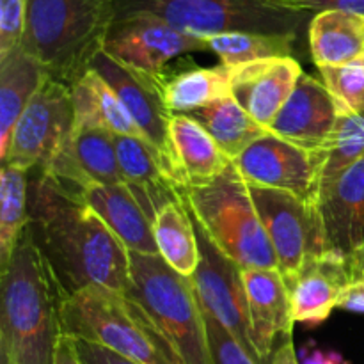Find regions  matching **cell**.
Instances as JSON below:
<instances>
[{
  "label": "cell",
  "mask_w": 364,
  "mask_h": 364,
  "mask_svg": "<svg viewBox=\"0 0 364 364\" xmlns=\"http://www.w3.org/2000/svg\"><path fill=\"white\" fill-rule=\"evenodd\" d=\"M28 233L63 297L87 287L127 291L130 251L73 188L36 173Z\"/></svg>",
  "instance_id": "6da1fadb"
},
{
  "label": "cell",
  "mask_w": 364,
  "mask_h": 364,
  "mask_svg": "<svg viewBox=\"0 0 364 364\" xmlns=\"http://www.w3.org/2000/svg\"><path fill=\"white\" fill-rule=\"evenodd\" d=\"M60 294L46 259L25 230L13 258L2 269L0 361L55 364L60 329Z\"/></svg>",
  "instance_id": "7a4b0ae2"
},
{
  "label": "cell",
  "mask_w": 364,
  "mask_h": 364,
  "mask_svg": "<svg viewBox=\"0 0 364 364\" xmlns=\"http://www.w3.org/2000/svg\"><path fill=\"white\" fill-rule=\"evenodd\" d=\"M116 16V0H25L20 48L71 87L91 70Z\"/></svg>",
  "instance_id": "3957f363"
},
{
  "label": "cell",
  "mask_w": 364,
  "mask_h": 364,
  "mask_svg": "<svg viewBox=\"0 0 364 364\" xmlns=\"http://www.w3.org/2000/svg\"><path fill=\"white\" fill-rule=\"evenodd\" d=\"M60 329L139 364H183L151 316L127 291L87 287L60 301Z\"/></svg>",
  "instance_id": "277c9868"
},
{
  "label": "cell",
  "mask_w": 364,
  "mask_h": 364,
  "mask_svg": "<svg viewBox=\"0 0 364 364\" xmlns=\"http://www.w3.org/2000/svg\"><path fill=\"white\" fill-rule=\"evenodd\" d=\"M181 198L192 219L240 269H277L249 185L237 167L205 187L181 188Z\"/></svg>",
  "instance_id": "5b68a950"
},
{
  "label": "cell",
  "mask_w": 364,
  "mask_h": 364,
  "mask_svg": "<svg viewBox=\"0 0 364 364\" xmlns=\"http://www.w3.org/2000/svg\"><path fill=\"white\" fill-rule=\"evenodd\" d=\"M127 294L148 311L183 364H213L205 311L191 277L171 269L160 255L130 252Z\"/></svg>",
  "instance_id": "8992f818"
},
{
  "label": "cell",
  "mask_w": 364,
  "mask_h": 364,
  "mask_svg": "<svg viewBox=\"0 0 364 364\" xmlns=\"http://www.w3.org/2000/svg\"><path fill=\"white\" fill-rule=\"evenodd\" d=\"M117 13L148 11L185 34L208 39L228 32L299 36L313 16L279 9L263 0H116Z\"/></svg>",
  "instance_id": "52a82bcc"
},
{
  "label": "cell",
  "mask_w": 364,
  "mask_h": 364,
  "mask_svg": "<svg viewBox=\"0 0 364 364\" xmlns=\"http://www.w3.org/2000/svg\"><path fill=\"white\" fill-rule=\"evenodd\" d=\"M249 191L276 255L277 270L290 287L309 256L331 251L318 208L290 192L251 185Z\"/></svg>",
  "instance_id": "ba28073f"
},
{
  "label": "cell",
  "mask_w": 364,
  "mask_h": 364,
  "mask_svg": "<svg viewBox=\"0 0 364 364\" xmlns=\"http://www.w3.org/2000/svg\"><path fill=\"white\" fill-rule=\"evenodd\" d=\"M75 128V107L70 85L46 78L11 135L2 164L25 171H43L66 144Z\"/></svg>",
  "instance_id": "9c48e42d"
},
{
  "label": "cell",
  "mask_w": 364,
  "mask_h": 364,
  "mask_svg": "<svg viewBox=\"0 0 364 364\" xmlns=\"http://www.w3.org/2000/svg\"><path fill=\"white\" fill-rule=\"evenodd\" d=\"M194 226L198 233L201 259L191 279L199 302L208 315H212L220 326L226 327L240 341L242 347L262 364L258 350H256L255 338H252L251 315H249L242 269L210 240L208 235L196 220Z\"/></svg>",
  "instance_id": "30bf717a"
},
{
  "label": "cell",
  "mask_w": 364,
  "mask_h": 364,
  "mask_svg": "<svg viewBox=\"0 0 364 364\" xmlns=\"http://www.w3.org/2000/svg\"><path fill=\"white\" fill-rule=\"evenodd\" d=\"M103 50L128 66L162 73L173 59L208 50V45L148 11H124L117 13Z\"/></svg>",
  "instance_id": "8fae6325"
},
{
  "label": "cell",
  "mask_w": 364,
  "mask_h": 364,
  "mask_svg": "<svg viewBox=\"0 0 364 364\" xmlns=\"http://www.w3.org/2000/svg\"><path fill=\"white\" fill-rule=\"evenodd\" d=\"M91 70L102 75L107 84L114 89L128 112L135 119L148 141L155 144L166 156L173 173V159H171L169 124L174 114L167 109L166 103V78L164 73L139 70L128 66L121 60L102 50L92 60ZM174 176V173H173ZM176 180V178H174Z\"/></svg>",
  "instance_id": "7c38bea8"
},
{
  "label": "cell",
  "mask_w": 364,
  "mask_h": 364,
  "mask_svg": "<svg viewBox=\"0 0 364 364\" xmlns=\"http://www.w3.org/2000/svg\"><path fill=\"white\" fill-rule=\"evenodd\" d=\"M233 166L251 187L290 192L316 206L311 153L301 146L269 132L238 155Z\"/></svg>",
  "instance_id": "4fadbf2b"
},
{
  "label": "cell",
  "mask_w": 364,
  "mask_h": 364,
  "mask_svg": "<svg viewBox=\"0 0 364 364\" xmlns=\"http://www.w3.org/2000/svg\"><path fill=\"white\" fill-rule=\"evenodd\" d=\"M43 173L73 191L91 185L123 183L116 151V135L103 128L75 127L66 144L48 162Z\"/></svg>",
  "instance_id": "5bb4252c"
},
{
  "label": "cell",
  "mask_w": 364,
  "mask_h": 364,
  "mask_svg": "<svg viewBox=\"0 0 364 364\" xmlns=\"http://www.w3.org/2000/svg\"><path fill=\"white\" fill-rule=\"evenodd\" d=\"M340 112V105L326 84L302 73L269 132L308 151H315L331 137Z\"/></svg>",
  "instance_id": "9a60e30c"
},
{
  "label": "cell",
  "mask_w": 364,
  "mask_h": 364,
  "mask_svg": "<svg viewBox=\"0 0 364 364\" xmlns=\"http://www.w3.org/2000/svg\"><path fill=\"white\" fill-rule=\"evenodd\" d=\"M230 70L231 96L267 130L304 73L294 57H272Z\"/></svg>",
  "instance_id": "2e32d148"
},
{
  "label": "cell",
  "mask_w": 364,
  "mask_h": 364,
  "mask_svg": "<svg viewBox=\"0 0 364 364\" xmlns=\"http://www.w3.org/2000/svg\"><path fill=\"white\" fill-rule=\"evenodd\" d=\"M252 338L262 364H270L277 336H291L295 318L290 288L277 269H242Z\"/></svg>",
  "instance_id": "e0dca14e"
},
{
  "label": "cell",
  "mask_w": 364,
  "mask_h": 364,
  "mask_svg": "<svg viewBox=\"0 0 364 364\" xmlns=\"http://www.w3.org/2000/svg\"><path fill=\"white\" fill-rule=\"evenodd\" d=\"M350 281L347 256L341 252L326 251L309 256L288 287L295 323L316 327L326 322Z\"/></svg>",
  "instance_id": "ac0fdd59"
},
{
  "label": "cell",
  "mask_w": 364,
  "mask_h": 364,
  "mask_svg": "<svg viewBox=\"0 0 364 364\" xmlns=\"http://www.w3.org/2000/svg\"><path fill=\"white\" fill-rule=\"evenodd\" d=\"M116 151L123 183L134 192L149 219H155L166 205L181 199V185L174 180L166 156L155 144L116 135Z\"/></svg>",
  "instance_id": "d6986e66"
},
{
  "label": "cell",
  "mask_w": 364,
  "mask_h": 364,
  "mask_svg": "<svg viewBox=\"0 0 364 364\" xmlns=\"http://www.w3.org/2000/svg\"><path fill=\"white\" fill-rule=\"evenodd\" d=\"M173 173L181 188L205 187L228 173L233 160L219 148L201 123L174 114L169 124Z\"/></svg>",
  "instance_id": "ffe728a7"
},
{
  "label": "cell",
  "mask_w": 364,
  "mask_h": 364,
  "mask_svg": "<svg viewBox=\"0 0 364 364\" xmlns=\"http://www.w3.org/2000/svg\"><path fill=\"white\" fill-rule=\"evenodd\" d=\"M316 208L331 251L348 258L364 245V155L338 178Z\"/></svg>",
  "instance_id": "44dd1931"
},
{
  "label": "cell",
  "mask_w": 364,
  "mask_h": 364,
  "mask_svg": "<svg viewBox=\"0 0 364 364\" xmlns=\"http://www.w3.org/2000/svg\"><path fill=\"white\" fill-rule=\"evenodd\" d=\"M130 252L159 255L153 220L124 183L91 185L78 192Z\"/></svg>",
  "instance_id": "7402d4cb"
},
{
  "label": "cell",
  "mask_w": 364,
  "mask_h": 364,
  "mask_svg": "<svg viewBox=\"0 0 364 364\" xmlns=\"http://www.w3.org/2000/svg\"><path fill=\"white\" fill-rule=\"evenodd\" d=\"M71 96L75 127H96L114 135L148 141L119 96L95 70H89L77 84L71 85Z\"/></svg>",
  "instance_id": "603a6c76"
},
{
  "label": "cell",
  "mask_w": 364,
  "mask_h": 364,
  "mask_svg": "<svg viewBox=\"0 0 364 364\" xmlns=\"http://www.w3.org/2000/svg\"><path fill=\"white\" fill-rule=\"evenodd\" d=\"M46 78L41 64L21 48L0 59V160L6 156L18 119Z\"/></svg>",
  "instance_id": "cb8c5ba5"
},
{
  "label": "cell",
  "mask_w": 364,
  "mask_h": 364,
  "mask_svg": "<svg viewBox=\"0 0 364 364\" xmlns=\"http://www.w3.org/2000/svg\"><path fill=\"white\" fill-rule=\"evenodd\" d=\"M309 50L318 66L354 63L364 55V16L323 11L309 20Z\"/></svg>",
  "instance_id": "d4e9b609"
},
{
  "label": "cell",
  "mask_w": 364,
  "mask_h": 364,
  "mask_svg": "<svg viewBox=\"0 0 364 364\" xmlns=\"http://www.w3.org/2000/svg\"><path fill=\"white\" fill-rule=\"evenodd\" d=\"M309 153L315 171V203L318 206L338 178L364 155V112L341 110L326 144Z\"/></svg>",
  "instance_id": "484cf974"
},
{
  "label": "cell",
  "mask_w": 364,
  "mask_h": 364,
  "mask_svg": "<svg viewBox=\"0 0 364 364\" xmlns=\"http://www.w3.org/2000/svg\"><path fill=\"white\" fill-rule=\"evenodd\" d=\"M153 237L160 258L171 269L185 277L194 276L201 255L194 220L183 198L169 203L156 213L153 219Z\"/></svg>",
  "instance_id": "4316f807"
},
{
  "label": "cell",
  "mask_w": 364,
  "mask_h": 364,
  "mask_svg": "<svg viewBox=\"0 0 364 364\" xmlns=\"http://www.w3.org/2000/svg\"><path fill=\"white\" fill-rule=\"evenodd\" d=\"M188 116L205 127V130L231 160L269 134V130L262 127L233 96L194 110Z\"/></svg>",
  "instance_id": "83f0119b"
},
{
  "label": "cell",
  "mask_w": 364,
  "mask_h": 364,
  "mask_svg": "<svg viewBox=\"0 0 364 364\" xmlns=\"http://www.w3.org/2000/svg\"><path fill=\"white\" fill-rule=\"evenodd\" d=\"M31 181L28 171L2 164L0 171V269L13 258L28 226Z\"/></svg>",
  "instance_id": "f1b7e54d"
},
{
  "label": "cell",
  "mask_w": 364,
  "mask_h": 364,
  "mask_svg": "<svg viewBox=\"0 0 364 364\" xmlns=\"http://www.w3.org/2000/svg\"><path fill=\"white\" fill-rule=\"evenodd\" d=\"M231 96L228 66L191 68L166 78V103L173 114H191Z\"/></svg>",
  "instance_id": "f546056e"
},
{
  "label": "cell",
  "mask_w": 364,
  "mask_h": 364,
  "mask_svg": "<svg viewBox=\"0 0 364 364\" xmlns=\"http://www.w3.org/2000/svg\"><path fill=\"white\" fill-rule=\"evenodd\" d=\"M297 36L262 34V32H228L206 39L210 52L215 53L220 64L237 68L272 57H291Z\"/></svg>",
  "instance_id": "4dcf8cb0"
},
{
  "label": "cell",
  "mask_w": 364,
  "mask_h": 364,
  "mask_svg": "<svg viewBox=\"0 0 364 364\" xmlns=\"http://www.w3.org/2000/svg\"><path fill=\"white\" fill-rule=\"evenodd\" d=\"M320 77L341 110L364 112V63L363 59L338 66H318Z\"/></svg>",
  "instance_id": "1f68e13d"
},
{
  "label": "cell",
  "mask_w": 364,
  "mask_h": 364,
  "mask_svg": "<svg viewBox=\"0 0 364 364\" xmlns=\"http://www.w3.org/2000/svg\"><path fill=\"white\" fill-rule=\"evenodd\" d=\"M205 311V309H203ZM206 334H208L210 354H212L213 364H259L240 345V341L220 326L212 315L205 311Z\"/></svg>",
  "instance_id": "d6a6232c"
},
{
  "label": "cell",
  "mask_w": 364,
  "mask_h": 364,
  "mask_svg": "<svg viewBox=\"0 0 364 364\" xmlns=\"http://www.w3.org/2000/svg\"><path fill=\"white\" fill-rule=\"evenodd\" d=\"M25 27V0H0V59L20 48Z\"/></svg>",
  "instance_id": "836d02e7"
},
{
  "label": "cell",
  "mask_w": 364,
  "mask_h": 364,
  "mask_svg": "<svg viewBox=\"0 0 364 364\" xmlns=\"http://www.w3.org/2000/svg\"><path fill=\"white\" fill-rule=\"evenodd\" d=\"M263 2L308 16L311 14L315 16L323 11H345V13L364 16V0H263Z\"/></svg>",
  "instance_id": "e575fe53"
},
{
  "label": "cell",
  "mask_w": 364,
  "mask_h": 364,
  "mask_svg": "<svg viewBox=\"0 0 364 364\" xmlns=\"http://www.w3.org/2000/svg\"><path fill=\"white\" fill-rule=\"evenodd\" d=\"M75 345H77L78 358H80L82 364H139L102 347V345L89 343V341L82 340H75Z\"/></svg>",
  "instance_id": "d590c367"
},
{
  "label": "cell",
  "mask_w": 364,
  "mask_h": 364,
  "mask_svg": "<svg viewBox=\"0 0 364 364\" xmlns=\"http://www.w3.org/2000/svg\"><path fill=\"white\" fill-rule=\"evenodd\" d=\"M301 364H348L347 359L336 350H322L315 343H308L299 352Z\"/></svg>",
  "instance_id": "8d00e7d4"
},
{
  "label": "cell",
  "mask_w": 364,
  "mask_h": 364,
  "mask_svg": "<svg viewBox=\"0 0 364 364\" xmlns=\"http://www.w3.org/2000/svg\"><path fill=\"white\" fill-rule=\"evenodd\" d=\"M338 308L350 313H364V279H355L341 291Z\"/></svg>",
  "instance_id": "74e56055"
},
{
  "label": "cell",
  "mask_w": 364,
  "mask_h": 364,
  "mask_svg": "<svg viewBox=\"0 0 364 364\" xmlns=\"http://www.w3.org/2000/svg\"><path fill=\"white\" fill-rule=\"evenodd\" d=\"M270 364H301V361H299V352L295 350L291 336L283 338V341L277 345L272 359H270Z\"/></svg>",
  "instance_id": "f35d334b"
},
{
  "label": "cell",
  "mask_w": 364,
  "mask_h": 364,
  "mask_svg": "<svg viewBox=\"0 0 364 364\" xmlns=\"http://www.w3.org/2000/svg\"><path fill=\"white\" fill-rule=\"evenodd\" d=\"M55 364H82L73 338L66 336V334L60 336L59 347H57Z\"/></svg>",
  "instance_id": "ab89813d"
},
{
  "label": "cell",
  "mask_w": 364,
  "mask_h": 364,
  "mask_svg": "<svg viewBox=\"0 0 364 364\" xmlns=\"http://www.w3.org/2000/svg\"><path fill=\"white\" fill-rule=\"evenodd\" d=\"M348 263V272H350V279H364V245L352 252L347 258Z\"/></svg>",
  "instance_id": "60d3db41"
},
{
  "label": "cell",
  "mask_w": 364,
  "mask_h": 364,
  "mask_svg": "<svg viewBox=\"0 0 364 364\" xmlns=\"http://www.w3.org/2000/svg\"><path fill=\"white\" fill-rule=\"evenodd\" d=\"M363 63H364V55H363Z\"/></svg>",
  "instance_id": "b9f144b4"
}]
</instances>
